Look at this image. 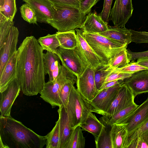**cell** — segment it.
<instances>
[{
    "mask_svg": "<svg viewBox=\"0 0 148 148\" xmlns=\"http://www.w3.org/2000/svg\"><path fill=\"white\" fill-rule=\"evenodd\" d=\"M43 50L33 36L26 37L17 50V77L25 95H37L45 83Z\"/></svg>",
    "mask_w": 148,
    "mask_h": 148,
    "instance_id": "6da1fadb",
    "label": "cell"
},
{
    "mask_svg": "<svg viewBox=\"0 0 148 148\" xmlns=\"http://www.w3.org/2000/svg\"><path fill=\"white\" fill-rule=\"evenodd\" d=\"M130 57L131 61H133L138 59L148 58V51L141 52H133L127 49Z\"/></svg>",
    "mask_w": 148,
    "mask_h": 148,
    "instance_id": "f6af8a7d",
    "label": "cell"
},
{
    "mask_svg": "<svg viewBox=\"0 0 148 148\" xmlns=\"http://www.w3.org/2000/svg\"><path fill=\"white\" fill-rule=\"evenodd\" d=\"M133 9L132 0H115L110 11L109 21H111L115 27H125Z\"/></svg>",
    "mask_w": 148,
    "mask_h": 148,
    "instance_id": "9c48e42d",
    "label": "cell"
},
{
    "mask_svg": "<svg viewBox=\"0 0 148 148\" xmlns=\"http://www.w3.org/2000/svg\"><path fill=\"white\" fill-rule=\"evenodd\" d=\"M112 0H104L102 10L99 14L102 20L107 23L109 21Z\"/></svg>",
    "mask_w": 148,
    "mask_h": 148,
    "instance_id": "7bdbcfd3",
    "label": "cell"
},
{
    "mask_svg": "<svg viewBox=\"0 0 148 148\" xmlns=\"http://www.w3.org/2000/svg\"><path fill=\"white\" fill-rule=\"evenodd\" d=\"M134 98L130 89L124 83L120 86L116 97L104 116H112L130 106L135 103Z\"/></svg>",
    "mask_w": 148,
    "mask_h": 148,
    "instance_id": "8fae6325",
    "label": "cell"
},
{
    "mask_svg": "<svg viewBox=\"0 0 148 148\" xmlns=\"http://www.w3.org/2000/svg\"><path fill=\"white\" fill-rule=\"evenodd\" d=\"M55 4L70 5L79 8L80 0H48Z\"/></svg>",
    "mask_w": 148,
    "mask_h": 148,
    "instance_id": "ee69618b",
    "label": "cell"
},
{
    "mask_svg": "<svg viewBox=\"0 0 148 148\" xmlns=\"http://www.w3.org/2000/svg\"><path fill=\"white\" fill-rule=\"evenodd\" d=\"M62 64L76 76H81L89 64L78 44L74 49H67L59 47L56 54Z\"/></svg>",
    "mask_w": 148,
    "mask_h": 148,
    "instance_id": "52a82bcc",
    "label": "cell"
},
{
    "mask_svg": "<svg viewBox=\"0 0 148 148\" xmlns=\"http://www.w3.org/2000/svg\"><path fill=\"white\" fill-rule=\"evenodd\" d=\"M99 0H80L79 8L85 15L90 12L92 8Z\"/></svg>",
    "mask_w": 148,
    "mask_h": 148,
    "instance_id": "60d3db41",
    "label": "cell"
},
{
    "mask_svg": "<svg viewBox=\"0 0 148 148\" xmlns=\"http://www.w3.org/2000/svg\"><path fill=\"white\" fill-rule=\"evenodd\" d=\"M96 70L89 65L82 75L77 78V89L88 102L92 100L99 92L95 81V73Z\"/></svg>",
    "mask_w": 148,
    "mask_h": 148,
    "instance_id": "ba28073f",
    "label": "cell"
},
{
    "mask_svg": "<svg viewBox=\"0 0 148 148\" xmlns=\"http://www.w3.org/2000/svg\"><path fill=\"white\" fill-rule=\"evenodd\" d=\"M47 139L11 116H0V148H42Z\"/></svg>",
    "mask_w": 148,
    "mask_h": 148,
    "instance_id": "7a4b0ae2",
    "label": "cell"
},
{
    "mask_svg": "<svg viewBox=\"0 0 148 148\" xmlns=\"http://www.w3.org/2000/svg\"><path fill=\"white\" fill-rule=\"evenodd\" d=\"M135 98L138 95L148 92V70H144L134 73L124 80Z\"/></svg>",
    "mask_w": 148,
    "mask_h": 148,
    "instance_id": "2e32d148",
    "label": "cell"
},
{
    "mask_svg": "<svg viewBox=\"0 0 148 148\" xmlns=\"http://www.w3.org/2000/svg\"><path fill=\"white\" fill-rule=\"evenodd\" d=\"M58 110L60 122V148H64L73 128L71 127L66 108L61 106Z\"/></svg>",
    "mask_w": 148,
    "mask_h": 148,
    "instance_id": "7402d4cb",
    "label": "cell"
},
{
    "mask_svg": "<svg viewBox=\"0 0 148 148\" xmlns=\"http://www.w3.org/2000/svg\"><path fill=\"white\" fill-rule=\"evenodd\" d=\"M127 134L125 124H116L112 125L111 134L113 148H123Z\"/></svg>",
    "mask_w": 148,
    "mask_h": 148,
    "instance_id": "cb8c5ba5",
    "label": "cell"
},
{
    "mask_svg": "<svg viewBox=\"0 0 148 148\" xmlns=\"http://www.w3.org/2000/svg\"><path fill=\"white\" fill-rule=\"evenodd\" d=\"M124 83V80H119L109 82L105 83L99 90V92L103 90L113 86L119 84Z\"/></svg>",
    "mask_w": 148,
    "mask_h": 148,
    "instance_id": "bcb514c9",
    "label": "cell"
},
{
    "mask_svg": "<svg viewBox=\"0 0 148 148\" xmlns=\"http://www.w3.org/2000/svg\"><path fill=\"white\" fill-rule=\"evenodd\" d=\"M70 123L73 128L84 123L92 112L91 106L77 88L71 90L66 108Z\"/></svg>",
    "mask_w": 148,
    "mask_h": 148,
    "instance_id": "5b68a950",
    "label": "cell"
},
{
    "mask_svg": "<svg viewBox=\"0 0 148 148\" xmlns=\"http://www.w3.org/2000/svg\"><path fill=\"white\" fill-rule=\"evenodd\" d=\"M136 62L139 64L148 68V58L138 59Z\"/></svg>",
    "mask_w": 148,
    "mask_h": 148,
    "instance_id": "7dc6e473",
    "label": "cell"
},
{
    "mask_svg": "<svg viewBox=\"0 0 148 148\" xmlns=\"http://www.w3.org/2000/svg\"><path fill=\"white\" fill-rule=\"evenodd\" d=\"M34 10L38 22L48 23L54 13V4L48 0H23Z\"/></svg>",
    "mask_w": 148,
    "mask_h": 148,
    "instance_id": "9a60e30c",
    "label": "cell"
},
{
    "mask_svg": "<svg viewBox=\"0 0 148 148\" xmlns=\"http://www.w3.org/2000/svg\"><path fill=\"white\" fill-rule=\"evenodd\" d=\"M19 34L17 27L13 25L5 42L0 48V74L10 58L17 52Z\"/></svg>",
    "mask_w": 148,
    "mask_h": 148,
    "instance_id": "4fadbf2b",
    "label": "cell"
},
{
    "mask_svg": "<svg viewBox=\"0 0 148 148\" xmlns=\"http://www.w3.org/2000/svg\"><path fill=\"white\" fill-rule=\"evenodd\" d=\"M46 136V148H60L61 138L59 119L52 130Z\"/></svg>",
    "mask_w": 148,
    "mask_h": 148,
    "instance_id": "4dcf8cb0",
    "label": "cell"
},
{
    "mask_svg": "<svg viewBox=\"0 0 148 148\" xmlns=\"http://www.w3.org/2000/svg\"><path fill=\"white\" fill-rule=\"evenodd\" d=\"M112 126L104 125L97 138L95 139L97 148H113L111 137Z\"/></svg>",
    "mask_w": 148,
    "mask_h": 148,
    "instance_id": "f546056e",
    "label": "cell"
},
{
    "mask_svg": "<svg viewBox=\"0 0 148 148\" xmlns=\"http://www.w3.org/2000/svg\"><path fill=\"white\" fill-rule=\"evenodd\" d=\"M75 30L78 44L89 65L96 70L102 68L103 66L101 60L95 54L84 38L83 31L78 29Z\"/></svg>",
    "mask_w": 148,
    "mask_h": 148,
    "instance_id": "e0dca14e",
    "label": "cell"
},
{
    "mask_svg": "<svg viewBox=\"0 0 148 148\" xmlns=\"http://www.w3.org/2000/svg\"><path fill=\"white\" fill-rule=\"evenodd\" d=\"M80 125L73 128L64 148H84L85 139Z\"/></svg>",
    "mask_w": 148,
    "mask_h": 148,
    "instance_id": "83f0119b",
    "label": "cell"
},
{
    "mask_svg": "<svg viewBox=\"0 0 148 148\" xmlns=\"http://www.w3.org/2000/svg\"><path fill=\"white\" fill-rule=\"evenodd\" d=\"M148 130V119L139 128L127 134L126 137L123 148H128L131 142L140 135Z\"/></svg>",
    "mask_w": 148,
    "mask_h": 148,
    "instance_id": "d590c367",
    "label": "cell"
},
{
    "mask_svg": "<svg viewBox=\"0 0 148 148\" xmlns=\"http://www.w3.org/2000/svg\"><path fill=\"white\" fill-rule=\"evenodd\" d=\"M21 89L17 78L12 81L6 89L0 92V116H10L12 106Z\"/></svg>",
    "mask_w": 148,
    "mask_h": 148,
    "instance_id": "7c38bea8",
    "label": "cell"
},
{
    "mask_svg": "<svg viewBox=\"0 0 148 148\" xmlns=\"http://www.w3.org/2000/svg\"><path fill=\"white\" fill-rule=\"evenodd\" d=\"M148 119V96L146 100L121 123L126 125L128 134L141 126Z\"/></svg>",
    "mask_w": 148,
    "mask_h": 148,
    "instance_id": "5bb4252c",
    "label": "cell"
},
{
    "mask_svg": "<svg viewBox=\"0 0 148 148\" xmlns=\"http://www.w3.org/2000/svg\"><path fill=\"white\" fill-rule=\"evenodd\" d=\"M133 74L116 72L112 71V73L106 78L105 83L114 80H124L125 79L130 77Z\"/></svg>",
    "mask_w": 148,
    "mask_h": 148,
    "instance_id": "b9f144b4",
    "label": "cell"
},
{
    "mask_svg": "<svg viewBox=\"0 0 148 148\" xmlns=\"http://www.w3.org/2000/svg\"><path fill=\"white\" fill-rule=\"evenodd\" d=\"M127 45L119 51L111 60L109 64L104 69L107 70L112 71L116 68L125 66L131 61L127 49Z\"/></svg>",
    "mask_w": 148,
    "mask_h": 148,
    "instance_id": "484cf974",
    "label": "cell"
},
{
    "mask_svg": "<svg viewBox=\"0 0 148 148\" xmlns=\"http://www.w3.org/2000/svg\"><path fill=\"white\" fill-rule=\"evenodd\" d=\"M138 106L135 103L120 111L112 116H102L99 118L100 121L104 125L112 126L115 124L121 123L133 112Z\"/></svg>",
    "mask_w": 148,
    "mask_h": 148,
    "instance_id": "603a6c76",
    "label": "cell"
},
{
    "mask_svg": "<svg viewBox=\"0 0 148 148\" xmlns=\"http://www.w3.org/2000/svg\"><path fill=\"white\" fill-rule=\"evenodd\" d=\"M20 12L23 19L30 24H37V19L33 8L25 3L20 7Z\"/></svg>",
    "mask_w": 148,
    "mask_h": 148,
    "instance_id": "836d02e7",
    "label": "cell"
},
{
    "mask_svg": "<svg viewBox=\"0 0 148 148\" xmlns=\"http://www.w3.org/2000/svg\"><path fill=\"white\" fill-rule=\"evenodd\" d=\"M144 70H148V68L139 64L137 62H132L124 67L116 68L112 71L116 72L134 73Z\"/></svg>",
    "mask_w": 148,
    "mask_h": 148,
    "instance_id": "f35d334b",
    "label": "cell"
},
{
    "mask_svg": "<svg viewBox=\"0 0 148 148\" xmlns=\"http://www.w3.org/2000/svg\"><path fill=\"white\" fill-rule=\"evenodd\" d=\"M17 12L16 0H0V14L13 20Z\"/></svg>",
    "mask_w": 148,
    "mask_h": 148,
    "instance_id": "1f68e13d",
    "label": "cell"
},
{
    "mask_svg": "<svg viewBox=\"0 0 148 148\" xmlns=\"http://www.w3.org/2000/svg\"><path fill=\"white\" fill-rule=\"evenodd\" d=\"M17 58L16 52L10 58L0 74V92L4 90L8 85L17 77Z\"/></svg>",
    "mask_w": 148,
    "mask_h": 148,
    "instance_id": "ffe728a7",
    "label": "cell"
},
{
    "mask_svg": "<svg viewBox=\"0 0 148 148\" xmlns=\"http://www.w3.org/2000/svg\"><path fill=\"white\" fill-rule=\"evenodd\" d=\"M77 79H72L68 82L63 87L59 95L60 106H63L66 108L70 93Z\"/></svg>",
    "mask_w": 148,
    "mask_h": 148,
    "instance_id": "e575fe53",
    "label": "cell"
},
{
    "mask_svg": "<svg viewBox=\"0 0 148 148\" xmlns=\"http://www.w3.org/2000/svg\"><path fill=\"white\" fill-rule=\"evenodd\" d=\"M14 25L12 20L0 14V48L5 42L11 28Z\"/></svg>",
    "mask_w": 148,
    "mask_h": 148,
    "instance_id": "d6a6232c",
    "label": "cell"
},
{
    "mask_svg": "<svg viewBox=\"0 0 148 148\" xmlns=\"http://www.w3.org/2000/svg\"><path fill=\"white\" fill-rule=\"evenodd\" d=\"M62 65V71L59 76L53 81L45 82L39 93L41 98L50 104L52 108L60 106L59 95L64 86L71 80L77 79L76 75L66 67Z\"/></svg>",
    "mask_w": 148,
    "mask_h": 148,
    "instance_id": "8992f818",
    "label": "cell"
},
{
    "mask_svg": "<svg viewBox=\"0 0 148 148\" xmlns=\"http://www.w3.org/2000/svg\"><path fill=\"white\" fill-rule=\"evenodd\" d=\"M130 29L132 34V42L136 44L148 43V32L136 31Z\"/></svg>",
    "mask_w": 148,
    "mask_h": 148,
    "instance_id": "ab89813d",
    "label": "cell"
},
{
    "mask_svg": "<svg viewBox=\"0 0 148 148\" xmlns=\"http://www.w3.org/2000/svg\"><path fill=\"white\" fill-rule=\"evenodd\" d=\"M123 84H117L100 91L92 100L88 102L92 112L104 115L116 97L120 86Z\"/></svg>",
    "mask_w": 148,
    "mask_h": 148,
    "instance_id": "30bf717a",
    "label": "cell"
},
{
    "mask_svg": "<svg viewBox=\"0 0 148 148\" xmlns=\"http://www.w3.org/2000/svg\"><path fill=\"white\" fill-rule=\"evenodd\" d=\"M128 148H148V130L134 140L130 144Z\"/></svg>",
    "mask_w": 148,
    "mask_h": 148,
    "instance_id": "8d00e7d4",
    "label": "cell"
},
{
    "mask_svg": "<svg viewBox=\"0 0 148 148\" xmlns=\"http://www.w3.org/2000/svg\"><path fill=\"white\" fill-rule=\"evenodd\" d=\"M84 38L95 54L101 60L104 69L116 54L126 45L110 39L98 33L83 31Z\"/></svg>",
    "mask_w": 148,
    "mask_h": 148,
    "instance_id": "277c9868",
    "label": "cell"
},
{
    "mask_svg": "<svg viewBox=\"0 0 148 148\" xmlns=\"http://www.w3.org/2000/svg\"><path fill=\"white\" fill-rule=\"evenodd\" d=\"M98 34L126 45L132 42V33L130 29L125 27H119L108 25L106 31Z\"/></svg>",
    "mask_w": 148,
    "mask_h": 148,
    "instance_id": "44dd1931",
    "label": "cell"
},
{
    "mask_svg": "<svg viewBox=\"0 0 148 148\" xmlns=\"http://www.w3.org/2000/svg\"><path fill=\"white\" fill-rule=\"evenodd\" d=\"M108 24L96 12H90L86 16L80 29L88 33H99L108 29Z\"/></svg>",
    "mask_w": 148,
    "mask_h": 148,
    "instance_id": "ac0fdd59",
    "label": "cell"
},
{
    "mask_svg": "<svg viewBox=\"0 0 148 148\" xmlns=\"http://www.w3.org/2000/svg\"><path fill=\"white\" fill-rule=\"evenodd\" d=\"M38 40L43 50L56 54L60 46L56 33L52 34H48L45 36L39 38Z\"/></svg>",
    "mask_w": 148,
    "mask_h": 148,
    "instance_id": "f1b7e54d",
    "label": "cell"
},
{
    "mask_svg": "<svg viewBox=\"0 0 148 148\" xmlns=\"http://www.w3.org/2000/svg\"><path fill=\"white\" fill-rule=\"evenodd\" d=\"M112 72V70H107L102 68L96 70L95 73V81L96 88L99 91L105 84L107 77Z\"/></svg>",
    "mask_w": 148,
    "mask_h": 148,
    "instance_id": "74e56055",
    "label": "cell"
},
{
    "mask_svg": "<svg viewBox=\"0 0 148 148\" xmlns=\"http://www.w3.org/2000/svg\"><path fill=\"white\" fill-rule=\"evenodd\" d=\"M43 60L46 74L49 75V81H53L62 71V65L60 64V59L57 54L47 51L43 53Z\"/></svg>",
    "mask_w": 148,
    "mask_h": 148,
    "instance_id": "d6986e66",
    "label": "cell"
},
{
    "mask_svg": "<svg viewBox=\"0 0 148 148\" xmlns=\"http://www.w3.org/2000/svg\"><path fill=\"white\" fill-rule=\"evenodd\" d=\"M86 15L79 8L54 4V13L52 19L48 23L58 31L64 32L80 28Z\"/></svg>",
    "mask_w": 148,
    "mask_h": 148,
    "instance_id": "3957f363",
    "label": "cell"
},
{
    "mask_svg": "<svg viewBox=\"0 0 148 148\" xmlns=\"http://www.w3.org/2000/svg\"><path fill=\"white\" fill-rule=\"evenodd\" d=\"M79 125L83 131L90 133L96 139L100 134L104 125L91 112L89 114L85 121Z\"/></svg>",
    "mask_w": 148,
    "mask_h": 148,
    "instance_id": "d4e9b609",
    "label": "cell"
},
{
    "mask_svg": "<svg viewBox=\"0 0 148 148\" xmlns=\"http://www.w3.org/2000/svg\"><path fill=\"white\" fill-rule=\"evenodd\" d=\"M60 44V47L67 49H74L78 45L76 33L74 30L58 31L56 33Z\"/></svg>",
    "mask_w": 148,
    "mask_h": 148,
    "instance_id": "4316f807",
    "label": "cell"
}]
</instances>
